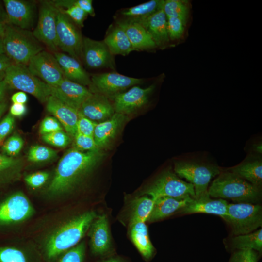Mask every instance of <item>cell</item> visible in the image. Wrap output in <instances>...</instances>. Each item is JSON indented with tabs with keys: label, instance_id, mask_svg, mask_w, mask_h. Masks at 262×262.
<instances>
[{
	"label": "cell",
	"instance_id": "obj_1",
	"mask_svg": "<svg viewBox=\"0 0 262 262\" xmlns=\"http://www.w3.org/2000/svg\"><path fill=\"white\" fill-rule=\"evenodd\" d=\"M104 153L100 149L81 151L69 149L59 161L48 192L60 194L74 189L101 161Z\"/></svg>",
	"mask_w": 262,
	"mask_h": 262
},
{
	"label": "cell",
	"instance_id": "obj_2",
	"mask_svg": "<svg viewBox=\"0 0 262 262\" xmlns=\"http://www.w3.org/2000/svg\"><path fill=\"white\" fill-rule=\"evenodd\" d=\"M97 217L93 211L85 212L62 226L49 238L46 254L49 259L73 247L83 237Z\"/></svg>",
	"mask_w": 262,
	"mask_h": 262
},
{
	"label": "cell",
	"instance_id": "obj_3",
	"mask_svg": "<svg viewBox=\"0 0 262 262\" xmlns=\"http://www.w3.org/2000/svg\"><path fill=\"white\" fill-rule=\"evenodd\" d=\"M208 193L212 197L252 204L259 200L261 196L260 187L229 170L219 174L208 188Z\"/></svg>",
	"mask_w": 262,
	"mask_h": 262
},
{
	"label": "cell",
	"instance_id": "obj_4",
	"mask_svg": "<svg viewBox=\"0 0 262 262\" xmlns=\"http://www.w3.org/2000/svg\"><path fill=\"white\" fill-rule=\"evenodd\" d=\"M2 39L4 54L14 64L27 66L33 56L43 50L30 31L9 24H6Z\"/></svg>",
	"mask_w": 262,
	"mask_h": 262
},
{
	"label": "cell",
	"instance_id": "obj_5",
	"mask_svg": "<svg viewBox=\"0 0 262 262\" xmlns=\"http://www.w3.org/2000/svg\"><path fill=\"white\" fill-rule=\"evenodd\" d=\"M4 80L8 88L28 93L43 103L52 96V87L33 74L25 65L11 64L6 71Z\"/></svg>",
	"mask_w": 262,
	"mask_h": 262
},
{
	"label": "cell",
	"instance_id": "obj_6",
	"mask_svg": "<svg viewBox=\"0 0 262 262\" xmlns=\"http://www.w3.org/2000/svg\"><path fill=\"white\" fill-rule=\"evenodd\" d=\"M223 219L230 225L233 234H248L262 227V207L249 203L228 204L227 215Z\"/></svg>",
	"mask_w": 262,
	"mask_h": 262
},
{
	"label": "cell",
	"instance_id": "obj_7",
	"mask_svg": "<svg viewBox=\"0 0 262 262\" xmlns=\"http://www.w3.org/2000/svg\"><path fill=\"white\" fill-rule=\"evenodd\" d=\"M174 170L181 178H185L194 188L195 199L209 196L208 193L211 180L219 175L218 166L191 161H179L175 163Z\"/></svg>",
	"mask_w": 262,
	"mask_h": 262
},
{
	"label": "cell",
	"instance_id": "obj_8",
	"mask_svg": "<svg viewBox=\"0 0 262 262\" xmlns=\"http://www.w3.org/2000/svg\"><path fill=\"white\" fill-rule=\"evenodd\" d=\"M143 194L150 196L153 200L163 196L195 197L193 185L182 180L170 170L162 173Z\"/></svg>",
	"mask_w": 262,
	"mask_h": 262
},
{
	"label": "cell",
	"instance_id": "obj_9",
	"mask_svg": "<svg viewBox=\"0 0 262 262\" xmlns=\"http://www.w3.org/2000/svg\"><path fill=\"white\" fill-rule=\"evenodd\" d=\"M58 9L52 2L44 1L40 5L37 25L32 33L35 39L50 51L57 52V19Z\"/></svg>",
	"mask_w": 262,
	"mask_h": 262
},
{
	"label": "cell",
	"instance_id": "obj_10",
	"mask_svg": "<svg viewBox=\"0 0 262 262\" xmlns=\"http://www.w3.org/2000/svg\"><path fill=\"white\" fill-rule=\"evenodd\" d=\"M56 32L58 48L81 62L82 37L72 20L59 9Z\"/></svg>",
	"mask_w": 262,
	"mask_h": 262
},
{
	"label": "cell",
	"instance_id": "obj_11",
	"mask_svg": "<svg viewBox=\"0 0 262 262\" xmlns=\"http://www.w3.org/2000/svg\"><path fill=\"white\" fill-rule=\"evenodd\" d=\"M27 67L33 74L52 87L57 86L65 78L54 55L43 50L30 59Z\"/></svg>",
	"mask_w": 262,
	"mask_h": 262
},
{
	"label": "cell",
	"instance_id": "obj_12",
	"mask_svg": "<svg viewBox=\"0 0 262 262\" xmlns=\"http://www.w3.org/2000/svg\"><path fill=\"white\" fill-rule=\"evenodd\" d=\"M82 60L91 69L115 68L113 55L103 41L82 37Z\"/></svg>",
	"mask_w": 262,
	"mask_h": 262
},
{
	"label": "cell",
	"instance_id": "obj_13",
	"mask_svg": "<svg viewBox=\"0 0 262 262\" xmlns=\"http://www.w3.org/2000/svg\"><path fill=\"white\" fill-rule=\"evenodd\" d=\"M92 85L98 93L106 97L113 96L130 87L141 83L143 79L130 77L116 72L93 75Z\"/></svg>",
	"mask_w": 262,
	"mask_h": 262
},
{
	"label": "cell",
	"instance_id": "obj_14",
	"mask_svg": "<svg viewBox=\"0 0 262 262\" xmlns=\"http://www.w3.org/2000/svg\"><path fill=\"white\" fill-rule=\"evenodd\" d=\"M33 213L27 197L21 193L13 194L0 203V226L25 220Z\"/></svg>",
	"mask_w": 262,
	"mask_h": 262
},
{
	"label": "cell",
	"instance_id": "obj_15",
	"mask_svg": "<svg viewBox=\"0 0 262 262\" xmlns=\"http://www.w3.org/2000/svg\"><path fill=\"white\" fill-rule=\"evenodd\" d=\"M154 88L153 85L145 88L135 85L126 92L115 95L113 104L115 112L126 115L140 109L147 102Z\"/></svg>",
	"mask_w": 262,
	"mask_h": 262
},
{
	"label": "cell",
	"instance_id": "obj_16",
	"mask_svg": "<svg viewBox=\"0 0 262 262\" xmlns=\"http://www.w3.org/2000/svg\"><path fill=\"white\" fill-rule=\"evenodd\" d=\"M52 96L79 111L82 104L93 93L86 86L65 77L57 86L52 87Z\"/></svg>",
	"mask_w": 262,
	"mask_h": 262
},
{
	"label": "cell",
	"instance_id": "obj_17",
	"mask_svg": "<svg viewBox=\"0 0 262 262\" xmlns=\"http://www.w3.org/2000/svg\"><path fill=\"white\" fill-rule=\"evenodd\" d=\"M46 103L47 111L60 122L67 134L74 138L77 132L79 111L52 96Z\"/></svg>",
	"mask_w": 262,
	"mask_h": 262
},
{
	"label": "cell",
	"instance_id": "obj_18",
	"mask_svg": "<svg viewBox=\"0 0 262 262\" xmlns=\"http://www.w3.org/2000/svg\"><path fill=\"white\" fill-rule=\"evenodd\" d=\"M9 24L28 30L33 24L34 13L33 5L19 0H4Z\"/></svg>",
	"mask_w": 262,
	"mask_h": 262
},
{
	"label": "cell",
	"instance_id": "obj_19",
	"mask_svg": "<svg viewBox=\"0 0 262 262\" xmlns=\"http://www.w3.org/2000/svg\"><path fill=\"white\" fill-rule=\"evenodd\" d=\"M79 112L93 121L101 122L110 118L115 111L107 97L93 93L82 104Z\"/></svg>",
	"mask_w": 262,
	"mask_h": 262
},
{
	"label": "cell",
	"instance_id": "obj_20",
	"mask_svg": "<svg viewBox=\"0 0 262 262\" xmlns=\"http://www.w3.org/2000/svg\"><path fill=\"white\" fill-rule=\"evenodd\" d=\"M148 32L156 46L164 47L170 39L167 29V17L163 9L146 17L131 18Z\"/></svg>",
	"mask_w": 262,
	"mask_h": 262
},
{
	"label": "cell",
	"instance_id": "obj_21",
	"mask_svg": "<svg viewBox=\"0 0 262 262\" xmlns=\"http://www.w3.org/2000/svg\"><path fill=\"white\" fill-rule=\"evenodd\" d=\"M126 118V115L115 112L109 119L97 123L93 137L99 149L105 147L115 139Z\"/></svg>",
	"mask_w": 262,
	"mask_h": 262
},
{
	"label": "cell",
	"instance_id": "obj_22",
	"mask_svg": "<svg viewBox=\"0 0 262 262\" xmlns=\"http://www.w3.org/2000/svg\"><path fill=\"white\" fill-rule=\"evenodd\" d=\"M89 236L92 252L96 254L106 252L111 246L108 222L105 214L96 217L90 227Z\"/></svg>",
	"mask_w": 262,
	"mask_h": 262
},
{
	"label": "cell",
	"instance_id": "obj_23",
	"mask_svg": "<svg viewBox=\"0 0 262 262\" xmlns=\"http://www.w3.org/2000/svg\"><path fill=\"white\" fill-rule=\"evenodd\" d=\"M53 55L66 78L85 86L92 84L91 78L80 62L65 53L56 52Z\"/></svg>",
	"mask_w": 262,
	"mask_h": 262
},
{
	"label": "cell",
	"instance_id": "obj_24",
	"mask_svg": "<svg viewBox=\"0 0 262 262\" xmlns=\"http://www.w3.org/2000/svg\"><path fill=\"white\" fill-rule=\"evenodd\" d=\"M193 198L191 196L181 198L169 196L159 197L154 200L153 209L147 221L153 222L166 217L177 211L181 210Z\"/></svg>",
	"mask_w": 262,
	"mask_h": 262
},
{
	"label": "cell",
	"instance_id": "obj_25",
	"mask_svg": "<svg viewBox=\"0 0 262 262\" xmlns=\"http://www.w3.org/2000/svg\"><path fill=\"white\" fill-rule=\"evenodd\" d=\"M125 32L135 50L152 49L157 46L148 32L139 23L130 19L118 23Z\"/></svg>",
	"mask_w": 262,
	"mask_h": 262
},
{
	"label": "cell",
	"instance_id": "obj_26",
	"mask_svg": "<svg viewBox=\"0 0 262 262\" xmlns=\"http://www.w3.org/2000/svg\"><path fill=\"white\" fill-rule=\"evenodd\" d=\"M227 202L223 199H212L210 196L193 198L181 210L183 213H204L220 216L224 218L227 215Z\"/></svg>",
	"mask_w": 262,
	"mask_h": 262
},
{
	"label": "cell",
	"instance_id": "obj_27",
	"mask_svg": "<svg viewBox=\"0 0 262 262\" xmlns=\"http://www.w3.org/2000/svg\"><path fill=\"white\" fill-rule=\"evenodd\" d=\"M103 41L113 55H127L135 50L125 31L118 25L111 30Z\"/></svg>",
	"mask_w": 262,
	"mask_h": 262
},
{
	"label": "cell",
	"instance_id": "obj_28",
	"mask_svg": "<svg viewBox=\"0 0 262 262\" xmlns=\"http://www.w3.org/2000/svg\"><path fill=\"white\" fill-rule=\"evenodd\" d=\"M130 226L131 237L134 245L145 258H150L154 253V248L149 240L145 222L131 223Z\"/></svg>",
	"mask_w": 262,
	"mask_h": 262
},
{
	"label": "cell",
	"instance_id": "obj_29",
	"mask_svg": "<svg viewBox=\"0 0 262 262\" xmlns=\"http://www.w3.org/2000/svg\"><path fill=\"white\" fill-rule=\"evenodd\" d=\"M252 184L259 187L262 183V162L260 159L245 161L229 169Z\"/></svg>",
	"mask_w": 262,
	"mask_h": 262
},
{
	"label": "cell",
	"instance_id": "obj_30",
	"mask_svg": "<svg viewBox=\"0 0 262 262\" xmlns=\"http://www.w3.org/2000/svg\"><path fill=\"white\" fill-rule=\"evenodd\" d=\"M231 247L234 250L253 249L259 253L262 250V229L248 234L236 235L231 241Z\"/></svg>",
	"mask_w": 262,
	"mask_h": 262
},
{
	"label": "cell",
	"instance_id": "obj_31",
	"mask_svg": "<svg viewBox=\"0 0 262 262\" xmlns=\"http://www.w3.org/2000/svg\"><path fill=\"white\" fill-rule=\"evenodd\" d=\"M154 200L147 196L137 198L132 202L130 224L147 221L154 205Z\"/></svg>",
	"mask_w": 262,
	"mask_h": 262
},
{
	"label": "cell",
	"instance_id": "obj_32",
	"mask_svg": "<svg viewBox=\"0 0 262 262\" xmlns=\"http://www.w3.org/2000/svg\"><path fill=\"white\" fill-rule=\"evenodd\" d=\"M21 165L20 159L0 153V182L12 180L17 174Z\"/></svg>",
	"mask_w": 262,
	"mask_h": 262
},
{
	"label": "cell",
	"instance_id": "obj_33",
	"mask_svg": "<svg viewBox=\"0 0 262 262\" xmlns=\"http://www.w3.org/2000/svg\"><path fill=\"white\" fill-rule=\"evenodd\" d=\"M164 0H152L131 7L122 12L124 16L131 18L148 16L163 9Z\"/></svg>",
	"mask_w": 262,
	"mask_h": 262
},
{
	"label": "cell",
	"instance_id": "obj_34",
	"mask_svg": "<svg viewBox=\"0 0 262 262\" xmlns=\"http://www.w3.org/2000/svg\"><path fill=\"white\" fill-rule=\"evenodd\" d=\"M163 10L167 18L175 17L187 22L189 6L186 1L179 0H164Z\"/></svg>",
	"mask_w": 262,
	"mask_h": 262
},
{
	"label": "cell",
	"instance_id": "obj_35",
	"mask_svg": "<svg viewBox=\"0 0 262 262\" xmlns=\"http://www.w3.org/2000/svg\"><path fill=\"white\" fill-rule=\"evenodd\" d=\"M57 156L53 149L42 145H34L29 149L27 159L33 163H41L50 160Z\"/></svg>",
	"mask_w": 262,
	"mask_h": 262
},
{
	"label": "cell",
	"instance_id": "obj_36",
	"mask_svg": "<svg viewBox=\"0 0 262 262\" xmlns=\"http://www.w3.org/2000/svg\"><path fill=\"white\" fill-rule=\"evenodd\" d=\"M41 138L45 143L59 148L66 147L71 142V138L63 130L43 135Z\"/></svg>",
	"mask_w": 262,
	"mask_h": 262
},
{
	"label": "cell",
	"instance_id": "obj_37",
	"mask_svg": "<svg viewBox=\"0 0 262 262\" xmlns=\"http://www.w3.org/2000/svg\"><path fill=\"white\" fill-rule=\"evenodd\" d=\"M23 145V139L16 134L6 139L0 148L3 154L9 156L14 157L19 153Z\"/></svg>",
	"mask_w": 262,
	"mask_h": 262
},
{
	"label": "cell",
	"instance_id": "obj_38",
	"mask_svg": "<svg viewBox=\"0 0 262 262\" xmlns=\"http://www.w3.org/2000/svg\"><path fill=\"white\" fill-rule=\"evenodd\" d=\"M186 22L175 17L167 18V29L170 40H178L181 37Z\"/></svg>",
	"mask_w": 262,
	"mask_h": 262
},
{
	"label": "cell",
	"instance_id": "obj_39",
	"mask_svg": "<svg viewBox=\"0 0 262 262\" xmlns=\"http://www.w3.org/2000/svg\"><path fill=\"white\" fill-rule=\"evenodd\" d=\"M0 262H27L24 253L12 247H0Z\"/></svg>",
	"mask_w": 262,
	"mask_h": 262
},
{
	"label": "cell",
	"instance_id": "obj_40",
	"mask_svg": "<svg viewBox=\"0 0 262 262\" xmlns=\"http://www.w3.org/2000/svg\"><path fill=\"white\" fill-rule=\"evenodd\" d=\"M53 4L58 8L64 9L70 5H74L79 7L88 15L95 16L94 9L91 0H55L52 2Z\"/></svg>",
	"mask_w": 262,
	"mask_h": 262
},
{
	"label": "cell",
	"instance_id": "obj_41",
	"mask_svg": "<svg viewBox=\"0 0 262 262\" xmlns=\"http://www.w3.org/2000/svg\"><path fill=\"white\" fill-rule=\"evenodd\" d=\"M79 27L83 26V22L88 14L79 7L70 5L64 9L58 8Z\"/></svg>",
	"mask_w": 262,
	"mask_h": 262
},
{
	"label": "cell",
	"instance_id": "obj_42",
	"mask_svg": "<svg viewBox=\"0 0 262 262\" xmlns=\"http://www.w3.org/2000/svg\"><path fill=\"white\" fill-rule=\"evenodd\" d=\"M260 253L253 249L235 250L228 262H257Z\"/></svg>",
	"mask_w": 262,
	"mask_h": 262
},
{
	"label": "cell",
	"instance_id": "obj_43",
	"mask_svg": "<svg viewBox=\"0 0 262 262\" xmlns=\"http://www.w3.org/2000/svg\"><path fill=\"white\" fill-rule=\"evenodd\" d=\"M74 147L81 151H91L99 149L93 136L77 132L74 137Z\"/></svg>",
	"mask_w": 262,
	"mask_h": 262
},
{
	"label": "cell",
	"instance_id": "obj_44",
	"mask_svg": "<svg viewBox=\"0 0 262 262\" xmlns=\"http://www.w3.org/2000/svg\"><path fill=\"white\" fill-rule=\"evenodd\" d=\"M85 249V244L82 242L67 251L59 262H82Z\"/></svg>",
	"mask_w": 262,
	"mask_h": 262
},
{
	"label": "cell",
	"instance_id": "obj_45",
	"mask_svg": "<svg viewBox=\"0 0 262 262\" xmlns=\"http://www.w3.org/2000/svg\"><path fill=\"white\" fill-rule=\"evenodd\" d=\"M97 123L88 119L79 112V118L77 123V132L93 137L94 130Z\"/></svg>",
	"mask_w": 262,
	"mask_h": 262
},
{
	"label": "cell",
	"instance_id": "obj_46",
	"mask_svg": "<svg viewBox=\"0 0 262 262\" xmlns=\"http://www.w3.org/2000/svg\"><path fill=\"white\" fill-rule=\"evenodd\" d=\"M63 130L60 122L52 116H47L41 121L39 126V133L44 135L54 131Z\"/></svg>",
	"mask_w": 262,
	"mask_h": 262
},
{
	"label": "cell",
	"instance_id": "obj_47",
	"mask_svg": "<svg viewBox=\"0 0 262 262\" xmlns=\"http://www.w3.org/2000/svg\"><path fill=\"white\" fill-rule=\"evenodd\" d=\"M15 118L10 113L0 122V148L12 131L15 125Z\"/></svg>",
	"mask_w": 262,
	"mask_h": 262
},
{
	"label": "cell",
	"instance_id": "obj_48",
	"mask_svg": "<svg viewBox=\"0 0 262 262\" xmlns=\"http://www.w3.org/2000/svg\"><path fill=\"white\" fill-rule=\"evenodd\" d=\"M49 176L46 172H37L27 176L25 180L29 186L36 188L42 186L47 181Z\"/></svg>",
	"mask_w": 262,
	"mask_h": 262
},
{
	"label": "cell",
	"instance_id": "obj_49",
	"mask_svg": "<svg viewBox=\"0 0 262 262\" xmlns=\"http://www.w3.org/2000/svg\"><path fill=\"white\" fill-rule=\"evenodd\" d=\"M13 63L5 54L0 55V81L4 79L7 69Z\"/></svg>",
	"mask_w": 262,
	"mask_h": 262
},
{
	"label": "cell",
	"instance_id": "obj_50",
	"mask_svg": "<svg viewBox=\"0 0 262 262\" xmlns=\"http://www.w3.org/2000/svg\"><path fill=\"white\" fill-rule=\"evenodd\" d=\"M26 112V107L25 104L13 103L10 108V114L16 117H21Z\"/></svg>",
	"mask_w": 262,
	"mask_h": 262
},
{
	"label": "cell",
	"instance_id": "obj_51",
	"mask_svg": "<svg viewBox=\"0 0 262 262\" xmlns=\"http://www.w3.org/2000/svg\"><path fill=\"white\" fill-rule=\"evenodd\" d=\"M28 100V97L26 93L19 91L14 94L11 97V100L13 103L25 104Z\"/></svg>",
	"mask_w": 262,
	"mask_h": 262
},
{
	"label": "cell",
	"instance_id": "obj_52",
	"mask_svg": "<svg viewBox=\"0 0 262 262\" xmlns=\"http://www.w3.org/2000/svg\"><path fill=\"white\" fill-rule=\"evenodd\" d=\"M8 89L7 85L3 80L0 81V102L2 101L4 97L6 90Z\"/></svg>",
	"mask_w": 262,
	"mask_h": 262
},
{
	"label": "cell",
	"instance_id": "obj_53",
	"mask_svg": "<svg viewBox=\"0 0 262 262\" xmlns=\"http://www.w3.org/2000/svg\"><path fill=\"white\" fill-rule=\"evenodd\" d=\"M6 26V23L5 21H0V37H3L5 28Z\"/></svg>",
	"mask_w": 262,
	"mask_h": 262
},
{
	"label": "cell",
	"instance_id": "obj_54",
	"mask_svg": "<svg viewBox=\"0 0 262 262\" xmlns=\"http://www.w3.org/2000/svg\"><path fill=\"white\" fill-rule=\"evenodd\" d=\"M253 150L258 154H261L262 152V143H259L255 144L253 146Z\"/></svg>",
	"mask_w": 262,
	"mask_h": 262
},
{
	"label": "cell",
	"instance_id": "obj_55",
	"mask_svg": "<svg viewBox=\"0 0 262 262\" xmlns=\"http://www.w3.org/2000/svg\"><path fill=\"white\" fill-rule=\"evenodd\" d=\"M7 105L3 101L0 102V118L6 110Z\"/></svg>",
	"mask_w": 262,
	"mask_h": 262
},
{
	"label": "cell",
	"instance_id": "obj_56",
	"mask_svg": "<svg viewBox=\"0 0 262 262\" xmlns=\"http://www.w3.org/2000/svg\"><path fill=\"white\" fill-rule=\"evenodd\" d=\"M4 54V50L3 48V39L2 37H0V55Z\"/></svg>",
	"mask_w": 262,
	"mask_h": 262
},
{
	"label": "cell",
	"instance_id": "obj_57",
	"mask_svg": "<svg viewBox=\"0 0 262 262\" xmlns=\"http://www.w3.org/2000/svg\"><path fill=\"white\" fill-rule=\"evenodd\" d=\"M101 262H120L116 259H111L107 260L102 261Z\"/></svg>",
	"mask_w": 262,
	"mask_h": 262
},
{
	"label": "cell",
	"instance_id": "obj_58",
	"mask_svg": "<svg viewBox=\"0 0 262 262\" xmlns=\"http://www.w3.org/2000/svg\"><path fill=\"white\" fill-rule=\"evenodd\" d=\"M0 21H4L3 18V13L1 8L0 6Z\"/></svg>",
	"mask_w": 262,
	"mask_h": 262
}]
</instances>
